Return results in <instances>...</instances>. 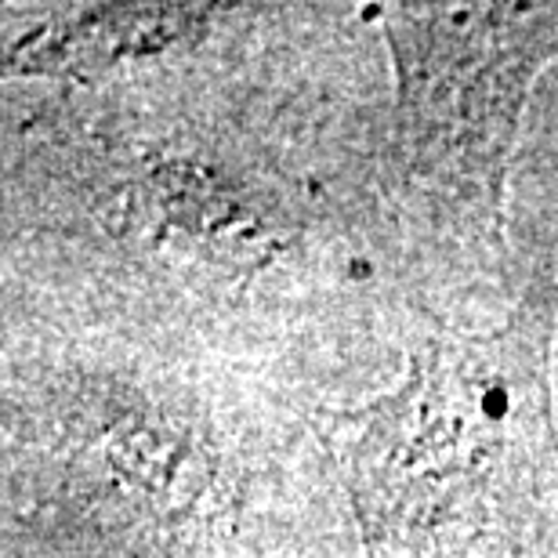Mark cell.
<instances>
[{
    "instance_id": "1",
    "label": "cell",
    "mask_w": 558,
    "mask_h": 558,
    "mask_svg": "<svg viewBox=\"0 0 558 558\" xmlns=\"http://www.w3.org/2000/svg\"><path fill=\"white\" fill-rule=\"evenodd\" d=\"M558 272L505 316L432 330L396 388L323 410L363 558H533L558 526Z\"/></svg>"
},
{
    "instance_id": "2",
    "label": "cell",
    "mask_w": 558,
    "mask_h": 558,
    "mask_svg": "<svg viewBox=\"0 0 558 558\" xmlns=\"http://www.w3.org/2000/svg\"><path fill=\"white\" fill-rule=\"evenodd\" d=\"M8 519L92 558L196 548L229 511V464L196 388L73 360L8 385Z\"/></svg>"
},
{
    "instance_id": "3",
    "label": "cell",
    "mask_w": 558,
    "mask_h": 558,
    "mask_svg": "<svg viewBox=\"0 0 558 558\" xmlns=\"http://www.w3.org/2000/svg\"><path fill=\"white\" fill-rule=\"evenodd\" d=\"M392 62V163L457 232L500 251L522 120L558 54V4H377Z\"/></svg>"
},
{
    "instance_id": "4",
    "label": "cell",
    "mask_w": 558,
    "mask_h": 558,
    "mask_svg": "<svg viewBox=\"0 0 558 558\" xmlns=\"http://www.w3.org/2000/svg\"><path fill=\"white\" fill-rule=\"evenodd\" d=\"M102 189L92 196L102 232L207 279L247 283L294 229L272 185L196 145H138L102 171Z\"/></svg>"
},
{
    "instance_id": "5",
    "label": "cell",
    "mask_w": 558,
    "mask_h": 558,
    "mask_svg": "<svg viewBox=\"0 0 558 558\" xmlns=\"http://www.w3.org/2000/svg\"><path fill=\"white\" fill-rule=\"evenodd\" d=\"M232 8L218 4H48L8 11L4 76L98 84L109 73L204 44Z\"/></svg>"
}]
</instances>
